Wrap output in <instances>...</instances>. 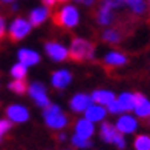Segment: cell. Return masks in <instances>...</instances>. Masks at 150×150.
<instances>
[{
    "mask_svg": "<svg viewBox=\"0 0 150 150\" xmlns=\"http://www.w3.org/2000/svg\"><path fill=\"white\" fill-rule=\"evenodd\" d=\"M69 57L75 61H86L95 58V45L87 38L75 37L69 45Z\"/></svg>",
    "mask_w": 150,
    "mask_h": 150,
    "instance_id": "6da1fadb",
    "label": "cell"
},
{
    "mask_svg": "<svg viewBox=\"0 0 150 150\" xmlns=\"http://www.w3.org/2000/svg\"><path fill=\"white\" fill-rule=\"evenodd\" d=\"M54 23L64 29H74L80 23V11L77 6L66 3L54 14Z\"/></svg>",
    "mask_w": 150,
    "mask_h": 150,
    "instance_id": "7a4b0ae2",
    "label": "cell"
},
{
    "mask_svg": "<svg viewBox=\"0 0 150 150\" xmlns=\"http://www.w3.org/2000/svg\"><path fill=\"white\" fill-rule=\"evenodd\" d=\"M43 120L46 126L52 130H63L69 122V118L66 117L58 104H49L43 109Z\"/></svg>",
    "mask_w": 150,
    "mask_h": 150,
    "instance_id": "3957f363",
    "label": "cell"
},
{
    "mask_svg": "<svg viewBox=\"0 0 150 150\" xmlns=\"http://www.w3.org/2000/svg\"><path fill=\"white\" fill-rule=\"evenodd\" d=\"M32 31V25L29 23L28 18L16 17L8 26V34L12 42H20L25 37H28Z\"/></svg>",
    "mask_w": 150,
    "mask_h": 150,
    "instance_id": "277c9868",
    "label": "cell"
},
{
    "mask_svg": "<svg viewBox=\"0 0 150 150\" xmlns=\"http://www.w3.org/2000/svg\"><path fill=\"white\" fill-rule=\"evenodd\" d=\"M115 129H117V132L121 133L122 136L126 135H132L138 130V118L135 117V115H130V113H121L118 115V120L115 121Z\"/></svg>",
    "mask_w": 150,
    "mask_h": 150,
    "instance_id": "5b68a950",
    "label": "cell"
},
{
    "mask_svg": "<svg viewBox=\"0 0 150 150\" xmlns=\"http://www.w3.org/2000/svg\"><path fill=\"white\" fill-rule=\"evenodd\" d=\"M45 52L52 61H57V63L69 58V49L63 43L55 42V40H51V42L45 43Z\"/></svg>",
    "mask_w": 150,
    "mask_h": 150,
    "instance_id": "8992f818",
    "label": "cell"
},
{
    "mask_svg": "<svg viewBox=\"0 0 150 150\" xmlns=\"http://www.w3.org/2000/svg\"><path fill=\"white\" fill-rule=\"evenodd\" d=\"M28 93L29 97L34 100V103H35L38 107H46L49 106V97H47V92H46V87L43 83H38V81H34L28 86Z\"/></svg>",
    "mask_w": 150,
    "mask_h": 150,
    "instance_id": "52a82bcc",
    "label": "cell"
},
{
    "mask_svg": "<svg viewBox=\"0 0 150 150\" xmlns=\"http://www.w3.org/2000/svg\"><path fill=\"white\" fill-rule=\"evenodd\" d=\"M95 20L100 26H110L117 22V11L110 9L109 6L100 2V6L95 12Z\"/></svg>",
    "mask_w": 150,
    "mask_h": 150,
    "instance_id": "ba28073f",
    "label": "cell"
},
{
    "mask_svg": "<svg viewBox=\"0 0 150 150\" xmlns=\"http://www.w3.org/2000/svg\"><path fill=\"white\" fill-rule=\"evenodd\" d=\"M74 135H77L83 139H91L95 135V124L92 121L86 120L84 117L80 118V120L75 121V124H74Z\"/></svg>",
    "mask_w": 150,
    "mask_h": 150,
    "instance_id": "9c48e42d",
    "label": "cell"
},
{
    "mask_svg": "<svg viewBox=\"0 0 150 150\" xmlns=\"http://www.w3.org/2000/svg\"><path fill=\"white\" fill-rule=\"evenodd\" d=\"M92 104V100H91V95L83 93V92H78L72 95V98L69 100V107L74 113H84V110Z\"/></svg>",
    "mask_w": 150,
    "mask_h": 150,
    "instance_id": "30bf717a",
    "label": "cell"
},
{
    "mask_svg": "<svg viewBox=\"0 0 150 150\" xmlns=\"http://www.w3.org/2000/svg\"><path fill=\"white\" fill-rule=\"evenodd\" d=\"M127 55L124 52H121V51H109L104 58H103V63L106 67H110V69H117V67H122V66H126L127 64Z\"/></svg>",
    "mask_w": 150,
    "mask_h": 150,
    "instance_id": "8fae6325",
    "label": "cell"
},
{
    "mask_svg": "<svg viewBox=\"0 0 150 150\" xmlns=\"http://www.w3.org/2000/svg\"><path fill=\"white\" fill-rule=\"evenodd\" d=\"M6 117L11 122H26L29 120V110L22 104H11L8 109H6Z\"/></svg>",
    "mask_w": 150,
    "mask_h": 150,
    "instance_id": "7c38bea8",
    "label": "cell"
},
{
    "mask_svg": "<svg viewBox=\"0 0 150 150\" xmlns=\"http://www.w3.org/2000/svg\"><path fill=\"white\" fill-rule=\"evenodd\" d=\"M72 83V74L67 69H58L55 72H52L51 75V84L54 89H66L67 86Z\"/></svg>",
    "mask_w": 150,
    "mask_h": 150,
    "instance_id": "4fadbf2b",
    "label": "cell"
},
{
    "mask_svg": "<svg viewBox=\"0 0 150 150\" xmlns=\"http://www.w3.org/2000/svg\"><path fill=\"white\" fill-rule=\"evenodd\" d=\"M133 115L136 118H149L150 117V100L142 93H135V107Z\"/></svg>",
    "mask_w": 150,
    "mask_h": 150,
    "instance_id": "5bb4252c",
    "label": "cell"
},
{
    "mask_svg": "<svg viewBox=\"0 0 150 150\" xmlns=\"http://www.w3.org/2000/svg\"><path fill=\"white\" fill-rule=\"evenodd\" d=\"M17 58H18V63L25 64L26 67L35 66L40 63V54L37 51L31 49V47H22V49H18Z\"/></svg>",
    "mask_w": 150,
    "mask_h": 150,
    "instance_id": "9a60e30c",
    "label": "cell"
},
{
    "mask_svg": "<svg viewBox=\"0 0 150 150\" xmlns=\"http://www.w3.org/2000/svg\"><path fill=\"white\" fill-rule=\"evenodd\" d=\"M107 117V109L104 106H100V104H95L92 103L89 107L84 110V118L92 121L93 124L95 122H103Z\"/></svg>",
    "mask_w": 150,
    "mask_h": 150,
    "instance_id": "2e32d148",
    "label": "cell"
},
{
    "mask_svg": "<svg viewBox=\"0 0 150 150\" xmlns=\"http://www.w3.org/2000/svg\"><path fill=\"white\" fill-rule=\"evenodd\" d=\"M115 98H117V95H115L112 91H109V89H95L91 93L92 103L100 104V106H104V107L110 104Z\"/></svg>",
    "mask_w": 150,
    "mask_h": 150,
    "instance_id": "e0dca14e",
    "label": "cell"
},
{
    "mask_svg": "<svg viewBox=\"0 0 150 150\" xmlns=\"http://www.w3.org/2000/svg\"><path fill=\"white\" fill-rule=\"evenodd\" d=\"M51 12H49V8H46V6H37V8L31 9L29 12V23L32 26H40L43 25L47 18H49Z\"/></svg>",
    "mask_w": 150,
    "mask_h": 150,
    "instance_id": "ac0fdd59",
    "label": "cell"
},
{
    "mask_svg": "<svg viewBox=\"0 0 150 150\" xmlns=\"http://www.w3.org/2000/svg\"><path fill=\"white\" fill-rule=\"evenodd\" d=\"M117 135H118V132H117V129H115V126L112 124V122L103 121V124L100 126V136H101V139H103L104 142H107V144H113Z\"/></svg>",
    "mask_w": 150,
    "mask_h": 150,
    "instance_id": "d6986e66",
    "label": "cell"
},
{
    "mask_svg": "<svg viewBox=\"0 0 150 150\" xmlns=\"http://www.w3.org/2000/svg\"><path fill=\"white\" fill-rule=\"evenodd\" d=\"M117 101H118L121 110L124 113L132 112L135 107V93L133 92H122L117 97Z\"/></svg>",
    "mask_w": 150,
    "mask_h": 150,
    "instance_id": "ffe728a7",
    "label": "cell"
},
{
    "mask_svg": "<svg viewBox=\"0 0 150 150\" xmlns=\"http://www.w3.org/2000/svg\"><path fill=\"white\" fill-rule=\"evenodd\" d=\"M122 32L118 26H115V28H107L103 31V34H101V38L104 40L106 43L109 45H118L121 43V40H122Z\"/></svg>",
    "mask_w": 150,
    "mask_h": 150,
    "instance_id": "44dd1931",
    "label": "cell"
},
{
    "mask_svg": "<svg viewBox=\"0 0 150 150\" xmlns=\"http://www.w3.org/2000/svg\"><path fill=\"white\" fill-rule=\"evenodd\" d=\"M124 5L136 17H141L147 12V0H124Z\"/></svg>",
    "mask_w": 150,
    "mask_h": 150,
    "instance_id": "7402d4cb",
    "label": "cell"
},
{
    "mask_svg": "<svg viewBox=\"0 0 150 150\" xmlns=\"http://www.w3.org/2000/svg\"><path fill=\"white\" fill-rule=\"evenodd\" d=\"M133 150H150V136L142 133L133 139Z\"/></svg>",
    "mask_w": 150,
    "mask_h": 150,
    "instance_id": "603a6c76",
    "label": "cell"
},
{
    "mask_svg": "<svg viewBox=\"0 0 150 150\" xmlns=\"http://www.w3.org/2000/svg\"><path fill=\"white\" fill-rule=\"evenodd\" d=\"M26 74H28V67L22 63H18V61L11 67V77L14 80H25Z\"/></svg>",
    "mask_w": 150,
    "mask_h": 150,
    "instance_id": "cb8c5ba5",
    "label": "cell"
},
{
    "mask_svg": "<svg viewBox=\"0 0 150 150\" xmlns=\"http://www.w3.org/2000/svg\"><path fill=\"white\" fill-rule=\"evenodd\" d=\"M8 87L12 92H16L18 95H22V93H25L26 91H28V86H26V83L23 80H12L11 83L8 84Z\"/></svg>",
    "mask_w": 150,
    "mask_h": 150,
    "instance_id": "d4e9b609",
    "label": "cell"
},
{
    "mask_svg": "<svg viewBox=\"0 0 150 150\" xmlns=\"http://www.w3.org/2000/svg\"><path fill=\"white\" fill-rule=\"evenodd\" d=\"M71 142H72V146L77 147V149H91L92 147V141L91 139H83V138H80V136H77V135H74L71 138Z\"/></svg>",
    "mask_w": 150,
    "mask_h": 150,
    "instance_id": "484cf974",
    "label": "cell"
},
{
    "mask_svg": "<svg viewBox=\"0 0 150 150\" xmlns=\"http://www.w3.org/2000/svg\"><path fill=\"white\" fill-rule=\"evenodd\" d=\"M106 109H107V113H110V115H121V113H124V112L121 110V107H120V104H118L117 98H115L109 106H106Z\"/></svg>",
    "mask_w": 150,
    "mask_h": 150,
    "instance_id": "4316f807",
    "label": "cell"
},
{
    "mask_svg": "<svg viewBox=\"0 0 150 150\" xmlns=\"http://www.w3.org/2000/svg\"><path fill=\"white\" fill-rule=\"evenodd\" d=\"M12 127V122L9 120H0V141H2V138L11 130Z\"/></svg>",
    "mask_w": 150,
    "mask_h": 150,
    "instance_id": "83f0119b",
    "label": "cell"
},
{
    "mask_svg": "<svg viewBox=\"0 0 150 150\" xmlns=\"http://www.w3.org/2000/svg\"><path fill=\"white\" fill-rule=\"evenodd\" d=\"M113 144L117 146V149H120V150H122V149H126V138L122 136L121 133H118L117 135V138H115V141H113Z\"/></svg>",
    "mask_w": 150,
    "mask_h": 150,
    "instance_id": "f1b7e54d",
    "label": "cell"
},
{
    "mask_svg": "<svg viewBox=\"0 0 150 150\" xmlns=\"http://www.w3.org/2000/svg\"><path fill=\"white\" fill-rule=\"evenodd\" d=\"M6 31H8V26H6V20H5V17L0 16V40L5 37Z\"/></svg>",
    "mask_w": 150,
    "mask_h": 150,
    "instance_id": "f546056e",
    "label": "cell"
},
{
    "mask_svg": "<svg viewBox=\"0 0 150 150\" xmlns=\"http://www.w3.org/2000/svg\"><path fill=\"white\" fill-rule=\"evenodd\" d=\"M77 3H80V5H83V6H92L97 0H75Z\"/></svg>",
    "mask_w": 150,
    "mask_h": 150,
    "instance_id": "4dcf8cb0",
    "label": "cell"
},
{
    "mask_svg": "<svg viewBox=\"0 0 150 150\" xmlns=\"http://www.w3.org/2000/svg\"><path fill=\"white\" fill-rule=\"evenodd\" d=\"M42 2H43V6H46V8H51V6H54L57 3L55 0H42Z\"/></svg>",
    "mask_w": 150,
    "mask_h": 150,
    "instance_id": "1f68e13d",
    "label": "cell"
},
{
    "mask_svg": "<svg viewBox=\"0 0 150 150\" xmlns=\"http://www.w3.org/2000/svg\"><path fill=\"white\" fill-rule=\"evenodd\" d=\"M66 139H67L66 133H60V135H58V141H66Z\"/></svg>",
    "mask_w": 150,
    "mask_h": 150,
    "instance_id": "d6a6232c",
    "label": "cell"
},
{
    "mask_svg": "<svg viewBox=\"0 0 150 150\" xmlns=\"http://www.w3.org/2000/svg\"><path fill=\"white\" fill-rule=\"evenodd\" d=\"M0 2H2V3H8V5H9V3H14L16 0H0Z\"/></svg>",
    "mask_w": 150,
    "mask_h": 150,
    "instance_id": "836d02e7",
    "label": "cell"
},
{
    "mask_svg": "<svg viewBox=\"0 0 150 150\" xmlns=\"http://www.w3.org/2000/svg\"><path fill=\"white\" fill-rule=\"evenodd\" d=\"M11 9H12V11H17V9H18V6H17L16 3H12V8H11Z\"/></svg>",
    "mask_w": 150,
    "mask_h": 150,
    "instance_id": "e575fe53",
    "label": "cell"
},
{
    "mask_svg": "<svg viewBox=\"0 0 150 150\" xmlns=\"http://www.w3.org/2000/svg\"><path fill=\"white\" fill-rule=\"evenodd\" d=\"M55 2H60V3H67L69 0H55Z\"/></svg>",
    "mask_w": 150,
    "mask_h": 150,
    "instance_id": "d590c367",
    "label": "cell"
},
{
    "mask_svg": "<svg viewBox=\"0 0 150 150\" xmlns=\"http://www.w3.org/2000/svg\"><path fill=\"white\" fill-rule=\"evenodd\" d=\"M147 6H149V9H150V0H147Z\"/></svg>",
    "mask_w": 150,
    "mask_h": 150,
    "instance_id": "8d00e7d4",
    "label": "cell"
},
{
    "mask_svg": "<svg viewBox=\"0 0 150 150\" xmlns=\"http://www.w3.org/2000/svg\"><path fill=\"white\" fill-rule=\"evenodd\" d=\"M64 150H66V149H64Z\"/></svg>",
    "mask_w": 150,
    "mask_h": 150,
    "instance_id": "74e56055",
    "label": "cell"
}]
</instances>
